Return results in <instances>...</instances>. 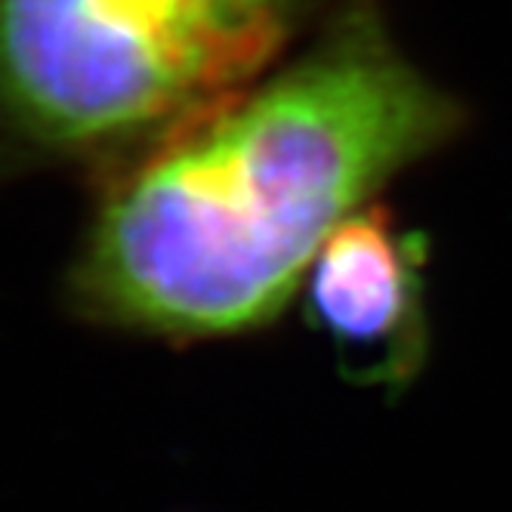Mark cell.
I'll return each mask as SVG.
<instances>
[{"instance_id":"cell-1","label":"cell","mask_w":512,"mask_h":512,"mask_svg":"<svg viewBox=\"0 0 512 512\" xmlns=\"http://www.w3.org/2000/svg\"><path fill=\"white\" fill-rule=\"evenodd\" d=\"M460 127L383 13L352 0L297 59L112 167L75 300L179 343L266 327L346 219Z\"/></svg>"},{"instance_id":"cell-3","label":"cell","mask_w":512,"mask_h":512,"mask_svg":"<svg viewBox=\"0 0 512 512\" xmlns=\"http://www.w3.org/2000/svg\"><path fill=\"white\" fill-rule=\"evenodd\" d=\"M303 287L358 383L401 389L414 380L429 352L423 238L371 204L321 247Z\"/></svg>"},{"instance_id":"cell-2","label":"cell","mask_w":512,"mask_h":512,"mask_svg":"<svg viewBox=\"0 0 512 512\" xmlns=\"http://www.w3.org/2000/svg\"><path fill=\"white\" fill-rule=\"evenodd\" d=\"M315 0H0V173L118 167L260 81Z\"/></svg>"}]
</instances>
